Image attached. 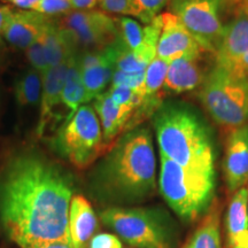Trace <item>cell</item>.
Listing matches in <instances>:
<instances>
[{
	"label": "cell",
	"mask_w": 248,
	"mask_h": 248,
	"mask_svg": "<svg viewBox=\"0 0 248 248\" xmlns=\"http://www.w3.org/2000/svg\"><path fill=\"white\" fill-rule=\"evenodd\" d=\"M69 173L42 155H15L0 171V226L21 248L68 240Z\"/></svg>",
	"instance_id": "6da1fadb"
},
{
	"label": "cell",
	"mask_w": 248,
	"mask_h": 248,
	"mask_svg": "<svg viewBox=\"0 0 248 248\" xmlns=\"http://www.w3.org/2000/svg\"><path fill=\"white\" fill-rule=\"evenodd\" d=\"M100 190L121 201H137L156 188V157L151 131L135 128L116 140L98 169Z\"/></svg>",
	"instance_id": "7a4b0ae2"
},
{
	"label": "cell",
	"mask_w": 248,
	"mask_h": 248,
	"mask_svg": "<svg viewBox=\"0 0 248 248\" xmlns=\"http://www.w3.org/2000/svg\"><path fill=\"white\" fill-rule=\"evenodd\" d=\"M160 155L184 168L215 175V152L209 133L193 111L163 105L154 114Z\"/></svg>",
	"instance_id": "3957f363"
},
{
	"label": "cell",
	"mask_w": 248,
	"mask_h": 248,
	"mask_svg": "<svg viewBox=\"0 0 248 248\" xmlns=\"http://www.w3.org/2000/svg\"><path fill=\"white\" fill-rule=\"evenodd\" d=\"M159 185L170 208L185 221H193L212 203L215 175L184 168L160 155Z\"/></svg>",
	"instance_id": "277c9868"
},
{
	"label": "cell",
	"mask_w": 248,
	"mask_h": 248,
	"mask_svg": "<svg viewBox=\"0 0 248 248\" xmlns=\"http://www.w3.org/2000/svg\"><path fill=\"white\" fill-rule=\"evenodd\" d=\"M209 115L226 128L235 129L248 121V79L216 66L204 77L199 93Z\"/></svg>",
	"instance_id": "5b68a950"
},
{
	"label": "cell",
	"mask_w": 248,
	"mask_h": 248,
	"mask_svg": "<svg viewBox=\"0 0 248 248\" xmlns=\"http://www.w3.org/2000/svg\"><path fill=\"white\" fill-rule=\"evenodd\" d=\"M54 148L77 169H85L104 152L100 121L94 108L83 105L66 122L54 138Z\"/></svg>",
	"instance_id": "8992f818"
},
{
	"label": "cell",
	"mask_w": 248,
	"mask_h": 248,
	"mask_svg": "<svg viewBox=\"0 0 248 248\" xmlns=\"http://www.w3.org/2000/svg\"><path fill=\"white\" fill-rule=\"evenodd\" d=\"M100 217L105 225L133 248H171V231L156 210L110 207Z\"/></svg>",
	"instance_id": "52a82bcc"
},
{
	"label": "cell",
	"mask_w": 248,
	"mask_h": 248,
	"mask_svg": "<svg viewBox=\"0 0 248 248\" xmlns=\"http://www.w3.org/2000/svg\"><path fill=\"white\" fill-rule=\"evenodd\" d=\"M223 0H171L170 13L176 15L204 52L216 53L224 33L221 21Z\"/></svg>",
	"instance_id": "ba28073f"
},
{
	"label": "cell",
	"mask_w": 248,
	"mask_h": 248,
	"mask_svg": "<svg viewBox=\"0 0 248 248\" xmlns=\"http://www.w3.org/2000/svg\"><path fill=\"white\" fill-rule=\"evenodd\" d=\"M59 24L73 33L77 44L94 51L107 47L119 37L117 18L99 9L73 11L64 15Z\"/></svg>",
	"instance_id": "9c48e42d"
},
{
	"label": "cell",
	"mask_w": 248,
	"mask_h": 248,
	"mask_svg": "<svg viewBox=\"0 0 248 248\" xmlns=\"http://www.w3.org/2000/svg\"><path fill=\"white\" fill-rule=\"evenodd\" d=\"M77 42L69 30L52 22L42 37L26 49L31 67L40 74L76 55Z\"/></svg>",
	"instance_id": "30bf717a"
},
{
	"label": "cell",
	"mask_w": 248,
	"mask_h": 248,
	"mask_svg": "<svg viewBox=\"0 0 248 248\" xmlns=\"http://www.w3.org/2000/svg\"><path fill=\"white\" fill-rule=\"evenodd\" d=\"M162 28L156 47V57L167 62L181 58L200 59L204 52L181 20L170 12L160 14Z\"/></svg>",
	"instance_id": "8fae6325"
},
{
	"label": "cell",
	"mask_w": 248,
	"mask_h": 248,
	"mask_svg": "<svg viewBox=\"0 0 248 248\" xmlns=\"http://www.w3.org/2000/svg\"><path fill=\"white\" fill-rule=\"evenodd\" d=\"M248 53V1L240 0L226 26L215 58L216 64L231 70Z\"/></svg>",
	"instance_id": "7c38bea8"
},
{
	"label": "cell",
	"mask_w": 248,
	"mask_h": 248,
	"mask_svg": "<svg viewBox=\"0 0 248 248\" xmlns=\"http://www.w3.org/2000/svg\"><path fill=\"white\" fill-rule=\"evenodd\" d=\"M226 186L235 192L248 183V124L232 129L224 157Z\"/></svg>",
	"instance_id": "4fadbf2b"
},
{
	"label": "cell",
	"mask_w": 248,
	"mask_h": 248,
	"mask_svg": "<svg viewBox=\"0 0 248 248\" xmlns=\"http://www.w3.org/2000/svg\"><path fill=\"white\" fill-rule=\"evenodd\" d=\"M52 22L53 18L35 11L13 9L2 37L8 44L26 51L42 37Z\"/></svg>",
	"instance_id": "5bb4252c"
},
{
	"label": "cell",
	"mask_w": 248,
	"mask_h": 248,
	"mask_svg": "<svg viewBox=\"0 0 248 248\" xmlns=\"http://www.w3.org/2000/svg\"><path fill=\"white\" fill-rule=\"evenodd\" d=\"M98 229V217L85 197L74 194L68 213V243L70 248H89Z\"/></svg>",
	"instance_id": "9a60e30c"
},
{
	"label": "cell",
	"mask_w": 248,
	"mask_h": 248,
	"mask_svg": "<svg viewBox=\"0 0 248 248\" xmlns=\"http://www.w3.org/2000/svg\"><path fill=\"white\" fill-rule=\"evenodd\" d=\"M74 57L60 64L49 68L46 73L43 74L39 122L37 125L38 136H42L43 132L45 131L49 120L53 117L54 109H57L60 105H62V92H63L64 80H66L68 69H69Z\"/></svg>",
	"instance_id": "2e32d148"
},
{
	"label": "cell",
	"mask_w": 248,
	"mask_h": 248,
	"mask_svg": "<svg viewBox=\"0 0 248 248\" xmlns=\"http://www.w3.org/2000/svg\"><path fill=\"white\" fill-rule=\"evenodd\" d=\"M226 243L229 248H244L248 245V187L232 195L225 215Z\"/></svg>",
	"instance_id": "e0dca14e"
},
{
	"label": "cell",
	"mask_w": 248,
	"mask_h": 248,
	"mask_svg": "<svg viewBox=\"0 0 248 248\" xmlns=\"http://www.w3.org/2000/svg\"><path fill=\"white\" fill-rule=\"evenodd\" d=\"M95 113L100 121L105 146L115 141L121 133L125 132L130 119L135 111L128 108L119 107L111 100L109 93L105 91L94 98L93 104Z\"/></svg>",
	"instance_id": "ac0fdd59"
},
{
	"label": "cell",
	"mask_w": 248,
	"mask_h": 248,
	"mask_svg": "<svg viewBox=\"0 0 248 248\" xmlns=\"http://www.w3.org/2000/svg\"><path fill=\"white\" fill-rule=\"evenodd\" d=\"M203 79L199 59L181 58L169 63L163 89L171 93L188 92L202 84Z\"/></svg>",
	"instance_id": "d6986e66"
},
{
	"label": "cell",
	"mask_w": 248,
	"mask_h": 248,
	"mask_svg": "<svg viewBox=\"0 0 248 248\" xmlns=\"http://www.w3.org/2000/svg\"><path fill=\"white\" fill-rule=\"evenodd\" d=\"M86 102L88 101H86L84 83H83L82 79L79 54H76L73 61H71L66 76V80H64L63 92H62V105L69 110V116H71Z\"/></svg>",
	"instance_id": "ffe728a7"
},
{
	"label": "cell",
	"mask_w": 248,
	"mask_h": 248,
	"mask_svg": "<svg viewBox=\"0 0 248 248\" xmlns=\"http://www.w3.org/2000/svg\"><path fill=\"white\" fill-rule=\"evenodd\" d=\"M183 248H223L218 209L214 208L203 217Z\"/></svg>",
	"instance_id": "44dd1931"
},
{
	"label": "cell",
	"mask_w": 248,
	"mask_h": 248,
	"mask_svg": "<svg viewBox=\"0 0 248 248\" xmlns=\"http://www.w3.org/2000/svg\"><path fill=\"white\" fill-rule=\"evenodd\" d=\"M115 60L116 59H109L98 66L88 69L80 68L82 79L86 91V101L94 100V98L105 92L107 85L111 83V78L115 73Z\"/></svg>",
	"instance_id": "7402d4cb"
},
{
	"label": "cell",
	"mask_w": 248,
	"mask_h": 248,
	"mask_svg": "<svg viewBox=\"0 0 248 248\" xmlns=\"http://www.w3.org/2000/svg\"><path fill=\"white\" fill-rule=\"evenodd\" d=\"M43 74L33 68L23 74L15 85V98L21 106H32L40 102Z\"/></svg>",
	"instance_id": "603a6c76"
},
{
	"label": "cell",
	"mask_w": 248,
	"mask_h": 248,
	"mask_svg": "<svg viewBox=\"0 0 248 248\" xmlns=\"http://www.w3.org/2000/svg\"><path fill=\"white\" fill-rule=\"evenodd\" d=\"M168 67L169 62L157 57L148 64L146 70H145L144 83H142L141 89L145 98L159 94L160 90L163 88L167 73H168Z\"/></svg>",
	"instance_id": "cb8c5ba5"
},
{
	"label": "cell",
	"mask_w": 248,
	"mask_h": 248,
	"mask_svg": "<svg viewBox=\"0 0 248 248\" xmlns=\"http://www.w3.org/2000/svg\"><path fill=\"white\" fill-rule=\"evenodd\" d=\"M119 24V38L123 45L130 51H136L140 47L144 39V27L137 21L130 17L117 18Z\"/></svg>",
	"instance_id": "d4e9b609"
},
{
	"label": "cell",
	"mask_w": 248,
	"mask_h": 248,
	"mask_svg": "<svg viewBox=\"0 0 248 248\" xmlns=\"http://www.w3.org/2000/svg\"><path fill=\"white\" fill-rule=\"evenodd\" d=\"M111 100L119 107L128 108L136 111L145 100L144 93L125 86H110L108 90Z\"/></svg>",
	"instance_id": "484cf974"
},
{
	"label": "cell",
	"mask_w": 248,
	"mask_h": 248,
	"mask_svg": "<svg viewBox=\"0 0 248 248\" xmlns=\"http://www.w3.org/2000/svg\"><path fill=\"white\" fill-rule=\"evenodd\" d=\"M133 16L142 23L150 24L171 0H131Z\"/></svg>",
	"instance_id": "4316f807"
},
{
	"label": "cell",
	"mask_w": 248,
	"mask_h": 248,
	"mask_svg": "<svg viewBox=\"0 0 248 248\" xmlns=\"http://www.w3.org/2000/svg\"><path fill=\"white\" fill-rule=\"evenodd\" d=\"M32 11L48 17L64 16L73 12L70 0H39Z\"/></svg>",
	"instance_id": "83f0119b"
},
{
	"label": "cell",
	"mask_w": 248,
	"mask_h": 248,
	"mask_svg": "<svg viewBox=\"0 0 248 248\" xmlns=\"http://www.w3.org/2000/svg\"><path fill=\"white\" fill-rule=\"evenodd\" d=\"M144 76L145 73L126 74L123 73V71L115 70L113 78H111L110 86H125V88L141 91L142 83H144Z\"/></svg>",
	"instance_id": "f1b7e54d"
},
{
	"label": "cell",
	"mask_w": 248,
	"mask_h": 248,
	"mask_svg": "<svg viewBox=\"0 0 248 248\" xmlns=\"http://www.w3.org/2000/svg\"><path fill=\"white\" fill-rule=\"evenodd\" d=\"M101 11L108 14L129 15L133 16L131 0H100Z\"/></svg>",
	"instance_id": "f546056e"
},
{
	"label": "cell",
	"mask_w": 248,
	"mask_h": 248,
	"mask_svg": "<svg viewBox=\"0 0 248 248\" xmlns=\"http://www.w3.org/2000/svg\"><path fill=\"white\" fill-rule=\"evenodd\" d=\"M89 248H123V244L116 234L104 232L92 238Z\"/></svg>",
	"instance_id": "4dcf8cb0"
},
{
	"label": "cell",
	"mask_w": 248,
	"mask_h": 248,
	"mask_svg": "<svg viewBox=\"0 0 248 248\" xmlns=\"http://www.w3.org/2000/svg\"><path fill=\"white\" fill-rule=\"evenodd\" d=\"M73 11H91L100 5V0H70Z\"/></svg>",
	"instance_id": "1f68e13d"
},
{
	"label": "cell",
	"mask_w": 248,
	"mask_h": 248,
	"mask_svg": "<svg viewBox=\"0 0 248 248\" xmlns=\"http://www.w3.org/2000/svg\"><path fill=\"white\" fill-rule=\"evenodd\" d=\"M5 4L12 5L17 7L18 9H24V11H32L39 0H1Z\"/></svg>",
	"instance_id": "d6a6232c"
},
{
	"label": "cell",
	"mask_w": 248,
	"mask_h": 248,
	"mask_svg": "<svg viewBox=\"0 0 248 248\" xmlns=\"http://www.w3.org/2000/svg\"><path fill=\"white\" fill-rule=\"evenodd\" d=\"M13 9L8 5H0V38L4 36V31L6 24L8 22V18L12 15Z\"/></svg>",
	"instance_id": "836d02e7"
},
{
	"label": "cell",
	"mask_w": 248,
	"mask_h": 248,
	"mask_svg": "<svg viewBox=\"0 0 248 248\" xmlns=\"http://www.w3.org/2000/svg\"><path fill=\"white\" fill-rule=\"evenodd\" d=\"M233 73L238 74V75L245 77L248 79V53L244 55L239 61L235 63V66L231 69Z\"/></svg>",
	"instance_id": "e575fe53"
},
{
	"label": "cell",
	"mask_w": 248,
	"mask_h": 248,
	"mask_svg": "<svg viewBox=\"0 0 248 248\" xmlns=\"http://www.w3.org/2000/svg\"><path fill=\"white\" fill-rule=\"evenodd\" d=\"M36 248H70L68 240H61V241H52V243H47Z\"/></svg>",
	"instance_id": "d590c367"
},
{
	"label": "cell",
	"mask_w": 248,
	"mask_h": 248,
	"mask_svg": "<svg viewBox=\"0 0 248 248\" xmlns=\"http://www.w3.org/2000/svg\"><path fill=\"white\" fill-rule=\"evenodd\" d=\"M244 248H248V245H247V246H245V247H244Z\"/></svg>",
	"instance_id": "8d00e7d4"
},
{
	"label": "cell",
	"mask_w": 248,
	"mask_h": 248,
	"mask_svg": "<svg viewBox=\"0 0 248 248\" xmlns=\"http://www.w3.org/2000/svg\"><path fill=\"white\" fill-rule=\"evenodd\" d=\"M247 1H248V0H247Z\"/></svg>",
	"instance_id": "74e56055"
}]
</instances>
